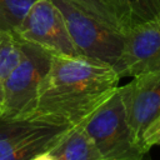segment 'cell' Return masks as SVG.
Returning <instances> with one entry per match:
<instances>
[{"instance_id": "cell-1", "label": "cell", "mask_w": 160, "mask_h": 160, "mask_svg": "<svg viewBox=\"0 0 160 160\" xmlns=\"http://www.w3.org/2000/svg\"><path fill=\"white\" fill-rule=\"evenodd\" d=\"M120 79L109 64L52 55L30 118L78 126L115 92Z\"/></svg>"}, {"instance_id": "cell-2", "label": "cell", "mask_w": 160, "mask_h": 160, "mask_svg": "<svg viewBox=\"0 0 160 160\" xmlns=\"http://www.w3.org/2000/svg\"><path fill=\"white\" fill-rule=\"evenodd\" d=\"M20 40L21 56L5 84L0 119L30 118L34 112L40 85L48 74L52 54L32 42Z\"/></svg>"}, {"instance_id": "cell-3", "label": "cell", "mask_w": 160, "mask_h": 160, "mask_svg": "<svg viewBox=\"0 0 160 160\" xmlns=\"http://www.w3.org/2000/svg\"><path fill=\"white\" fill-rule=\"evenodd\" d=\"M80 126L104 160H144L148 154L132 138L119 86Z\"/></svg>"}, {"instance_id": "cell-4", "label": "cell", "mask_w": 160, "mask_h": 160, "mask_svg": "<svg viewBox=\"0 0 160 160\" xmlns=\"http://www.w3.org/2000/svg\"><path fill=\"white\" fill-rule=\"evenodd\" d=\"M52 1L61 11L80 56L109 64L116 70L124 50V32L84 14L64 0Z\"/></svg>"}, {"instance_id": "cell-5", "label": "cell", "mask_w": 160, "mask_h": 160, "mask_svg": "<svg viewBox=\"0 0 160 160\" xmlns=\"http://www.w3.org/2000/svg\"><path fill=\"white\" fill-rule=\"evenodd\" d=\"M70 128L38 118L0 119V160H32L50 151Z\"/></svg>"}, {"instance_id": "cell-6", "label": "cell", "mask_w": 160, "mask_h": 160, "mask_svg": "<svg viewBox=\"0 0 160 160\" xmlns=\"http://www.w3.org/2000/svg\"><path fill=\"white\" fill-rule=\"evenodd\" d=\"M12 32L19 39L39 45L52 55L80 56L64 16L52 0H36Z\"/></svg>"}, {"instance_id": "cell-7", "label": "cell", "mask_w": 160, "mask_h": 160, "mask_svg": "<svg viewBox=\"0 0 160 160\" xmlns=\"http://www.w3.org/2000/svg\"><path fill=\"white\" fill-rule=\"evenodd\" d=\"M119 91L132 138L144 150V139L160 124V70L135 76Z\"/></svg>"}, {"instance_id": "cell-8", "label": "cell", "mask_w": 160, "mask_h": 160, "mask_svg": "<svg viewBox=\"0 0 160 160\" xmlns=\"http://www.w3.org/2000/svg\"><path fill=\"white\" fill-rule=\"evenodd\" d=\"M124 50L116 68L120 78L160 70V20L124 32Z\"/></svg>"}, {"instance_id": "cell-9", "label": "cell", "mask_w": 160, "mask_h": 160, "mask_svg": "<svg viewBox=\"0 0 160 160\" xmlns=\"http://www.w3.org/2000/svg\"><path fill=\"white\" fill-rule=\"evenodd\" d=\"M122 32L160 20V0H102Z\"/></svg>"}, {"instance_id": "cell-10", "label": "cell", "mask_w": 160, "mask_h": 160, "mask_svg": "<svg viewBox=\"0 0 160 160\" xmlns=\"http://www.w3.org/2000/svg\"><path fill=\"white\" fill-rule=\"evenodd\" d=\"M50 152L56 160H104L80 125L70 128Z\"/></svg>"}, {"instance_id": "cell-11", "label": "cell", "mask_w": 160, "mask_h": 160, "mask_svg": "<svg viewBox=\"0 0 160 160\" xmlns=\"http://www.w3.org/2000/svg\"><path fill=\"white\" fill-rule=\"evenodd\" d=\"M21 56L20 40L14 32H0V114L8 78Z\"/></svg>"}, {"instance_id": "cell-12", "label": "cell", "mask_w": 160, "mask_h": 160, "mask_svg": "<svg viewBox=\"0 0 160 160\" xmlns=\"http://www.w3.org/2000/svg\"><path fill=\"white\" fill-rule=\"evenodd\" d=\"M36 0H0V32H12Z\"/></svg>"}, {"instance_id": "cell-13", "label": "cell", "mask_w": 160, "mask_h": 160, "mask_svg": "<svg viewBox=\"0 0 160 160\" xmlns=\"http://www.w3.org/2000/svg\"><path fill=\"white\" fill-rule=\"evenodd\" d=\"M68 4L72 5L74 8L79 9L80 11H82L84 14L111 26L115 28L118 30H120L119 25L116 24L114 16L111 15V12L108 10V8L105 6V4L102 2V0H64ZM121 31V30H120Z\"/></svg>"}, {"instance_id": "cell-14", "label": "cell", "mask_w": 160, "mask_h": 160, "mask_svg": "<svg viewBox=\"0 0 160 160\" xmlns=\"http://www.w3.org/2000/svg\"><path fill=\"white\" fill-rule=\"evenodd\" d=\"M155 145H160V124L146 135V138L144 139V142H142V148L146 152Z\"/></svg>"}, {"instance_id": "cell-15", "label": "cell", "mask_w": 160, "mask_h": 160, "mask_svg": "<svg viewBox=\"0 0 160 160\" xmlns=\"http://www.w3.org/2000/svg\"><path fill=\"white\" fill-rule=\"evenodd\" d=\"M32 160H56V159H55V156H54L50 151H46V152H42L41 155L36 156V158L32 159Z\"/></svg>"}]
</instances>
